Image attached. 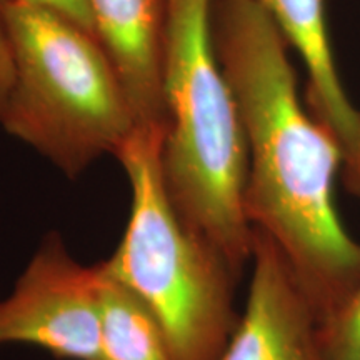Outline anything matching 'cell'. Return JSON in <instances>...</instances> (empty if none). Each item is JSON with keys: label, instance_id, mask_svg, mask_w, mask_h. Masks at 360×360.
Wrapping results in <instances>:
<instances>
[{"label": "cell", "instance_id": "obj_13", "mask_svg": "<svg viewBox=\"0 0 360 360\" xmlns=\"http://www.w3.org/2000/svg\"><path fill=\"white\" fill-rule=\"evenodd\" d=\"M342 172L345 175L347 187L360 199V146L352 159L345 162Z\"/></svg>", "mask_w": 360, "mask_h": 360}, {"label": "cell", "instance_id": "obj_7", "mask_svg": "<svg viewBox=\"0 0 360 360\" xmlns=\"http://www.w3.org/2000/svg\"><path fill=\"white\" fill-rule=\"evenodd\" d=\"M96 37L119 75L139 127H165L169 0H89Z\"/></svg>", "mask_w": 360, "mask_h": 360}, {"label": "cell", "instance_id": "obj_2", "mask_svg": "<svg viewBox=\"0 0 360 360\" xmlns=\"http://www.w3.org/2000/svg\"><path fill=\"white\" fill-rule=\"evenodd\" d=\"M212 7L214 0H169L160 164L180 219L240 277L254 245L244 204L249 150L215 51Z\"/></svg>", "mask_w": 360, "mask_h": 360}, {"label": "cell", "instance_id": "obj_8", "mask_svg": "<svg viewBox=\"0 0 360 360\" xmlns=\"http://www.w3.org/2000/svg\"><path fill=\"white\" fill-rule=\"evenodd\" d=\"M299 56L307 72L309 110L344 150V164L360 146V112L342 84L326 17V0H252Z\"/></svg>", "mask_w": 360, "mask_h": 360}, {"label": "cell", "instance_id": "obj_3", "mask_svg": "<svg viewBox=\"0 0 360 360\" xmlns=\"http://www.w3.org/2000/svg\"><path fill=\"white\" fill-rule=\"evenodd\" d=\"M165 127H139L115 159L130 184V215L102 267L129 289L164 332L175 360H219L238 315V277L205 238L180 219L162 177Z\"/></svg>", "mask_w": 360, "mask_h": 360}, {"label": "cell", "instance_id": "obj_5", "mask_svg": "<svg viewBox=\"0 0 360 360\" xmlns=\"http://www.w3.org/2000/svg\"><path fill=\"white\" fill-rule=\"evenodd\" d=\"M102 274L84 265L52 232L0 300V347L30 345L57 360H98Z\"/></svg>", "mask_w": 360, "mask_h": 360}, {"label": "cell", "instance_id": "obj_11", "mask_svg": "<svg viewBox=\"0 0 360 360\" xmlns=\"http://www.w3.org/2000/svg\"><path fill=\"white\" fill-rule=\"evenodd\" d=\"M8 6H30L45 8V11H51L57 15L64 17V19L96 37L89 0H0V8Z\"/></svg>", "mask_w": 360, "mask_h": 360}, {"label": "cell", "instance_id": "obj_10", "mask_svg": "<svg viewBox=\"0 0 360 360\" xmlns=\"http://www.w3.org/2000/svg\"><path fill=\"white\" fill-rule=\"evenodd\" d=\"M328 360H360V283L321 322Z\"/></svg>", "mask_w": 360, "mask_h": 360}, {"label": "cell", "instance_id": "obj_1", "mask_svg": "<svg viewBox=\"0 0 360 360\" xmlns=\"http://www.w3.org/2000/svg\"><path fill=\"white\" fill-rule=\"evenodd\" d=\"M212 32L245 130V214L278 247L321 322L360 283V242L335 202L344 150L304 107L290 49L252 0H214Z\"/></svg>", "mask_w": 360, "mask_h": 360}, {"label": "cell", "instance_id": "obj_6", "mask_svg": "<svg viewBox=\"0 0 360 360\" xmlns=\"http://www.w3.org/2000/svg\"><path fill=\"white\" fill-rule=\"evenodd\" d=\"M244 310L219 360H328L321 319L289 262L254 231Z\"/></svg>", "mask_w": 360, "mask_h": 360}, {"label": "cell", "instance_id": "obj_4", "mask_svg": "<svg viewBox=\"0 0 360 360\" xmlns=\"http://www.w3.org/2000/svg\"><path fill=\"white\" fill-rule=\"evenodd\" d=\"M13 82L0 127L67 177L114 155L139 129L119 75L98 40L64 17L2 7Z\"/></svg>", "mask_w": 360, "mask_h": 360}, {"label": "cell", "instance_id": "obj_12", "mask_svg": "<svg viewBox=\"0 0 360 360\" xmlns=\"http://www.w3.org/2000/svg\"><path fill=\"white\" fill-rule=\"evenodd\" d=\"M12 82H13L12 47H11V40H8L2 8H0V112H2L4 103H6L8 92H11Z\"/></svg>", "mask_w": 360, "mask_h": 360}, {"label": "cell", "instance_id": "obj_9", "mask_svg": "<svg viewBox=\"0 0 360 360\" xmlns=\"http://www.w3.org/2000/svg\"><path fill=\"white\" fill-rule=\"evenodd\" d=\"M102 328L98 360H175L164 332L146 305L98 262Z\"/></svg>", "mask_w": 360, "mask_h": 360}]
</instances>
